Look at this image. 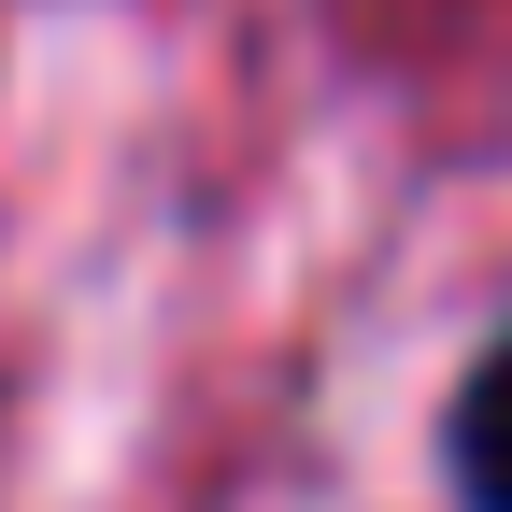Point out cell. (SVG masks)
Segmentation results:
<instances>
[{"instance_id": "obj_1", "label": "cell", "mask_w": 512, "mask_h": 512, "mask_svg": "<svg viewBox=\"0 0 512 512\" xmlns=\"http://www.w3.org/2000/svg\"><path fill=\"white\" fill-rule=\"evenodd\" d=\"M456 470H470V512H512V342L484 356L470 413H456Z\"/></svg>"}]
</instances>
